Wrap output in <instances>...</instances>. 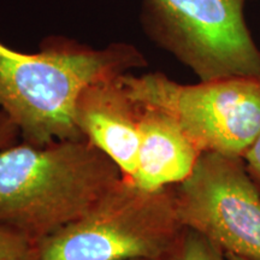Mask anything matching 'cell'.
Segmentation results:
<instances>
[{"label":"cell","instance_id":"12","mask_svg":"<svg viewBox=\"0 0 260 260\" xmlns=\"http://www.w3.org/2000/svg\"><path fill=\"white\" fill-rule=\"evenodd\" d=\"M18 138H21V133L17 125L6 116L5 112L0 111V149L15 145Z\"/></svg>","mask_w":260,"mask_h":260},{"label":"cell","instance_id":"8","mask_svg":"<svg viewBox=\"0 0 260 260\" xmlns=\"http://www.w3.org/2000/svg\"><path fill=\"white\" fill-rule=\"evenodd\" d=\"M138 104V167L133 180L148 190L181 183L193 172L203 152L170 115Z\"/></svg>","mask_w":260,"mask_h":260},{"label":"cell","instance_id":"1","mask_svg":"<svg viewBox=\"0 0 260 260\" xmlns=\"http://www.w3.org/2000/svg\"><path fill=\"white\" fill-rule=\"evenodd\" d=\"M146 65L138 48L122 42L90 48L51 39L38 53H22L0 41V111L28 144L83 139L74 119L83 90Z\"/></svg>","mask_w":260,"mask_h":260},{"label":"cell","instance_id":"7","mask_svg":"<svg viewBox=\"0 0 260 260\" xmlns=\"http://www.w3.org/2000/svg\"><path fill=\"white\" fill-rule=\"evenodd\" d=\"M121 76L87 87L77 100L74 119L81 135L133 178L138 167L140 106Z\"/></svg>","mask_w":260,"mask_h":260},{"label":"cell","instance_id":"13","mask_svg":"<svg viewBox=\"0 0 260 260\" xmlns=\"http://www.w3.org/2000/svg\"><path fill=\"white\" fill-rule=\"evenodd\" d=\"M228 260H251V259H246V258H242V256L240 255H235V254H225Z\"/></svg>","mask_w":260,"mask_h":260},{"label":"cell","instance_id":"5","mask_svg":"<svg viewBox=\"0 0 260 260\" xmlns=\"http://www.w3.org/2000/svg\"><path fill=\"white\" fill-rule=\"evenodd\" d=\"M121 81L135 102L170 115L201 152L243 158L260 133V80L181 84L161 73H128Z\"/></svg>","mask_w":260,"mask_h":260},{"label":"cell","instance_id":"3","mask_svg":"<svg viewBox=\"0 0 260 260\" xmlns=\"http://www.w3.org/2000/svg\"><path fill=\"white\" fill-rule=\"evenodd\" d=\"M184 229L172 186L148 190L123 175L86 216L42 240L41 260H164Z\"/></svg>","mask_w":260,"mask_h":260},{"label":"cell","instance_id":"9","mask_svg":"<svg viewBox=\"0 0 260 260\" xmlns=\"http://www.w3.org/2000/svg\"><path fill=\"white\" fill-rule=\"evenodd\" d=\"M164 260H228L225 253L209 239L186 228L180 241Z\"/></svg>","mask_w":260,"mask_h":260},{"label":"cell","instance_id":"10","mask_svg":"<svg viewBox=\"0 0 260 260\" xmlns=\"http://www.w3.org/2000/svg\"><path fill=\"white\" fill-rule=\"evenodd\" d=\"M0 260H41L40 242L0 224Z\"/></svg>","mask_w":260,"mask_h":260},{"label":"cell","instance_id":"2","mask_svg":"<svg viewBox=\"0 0 260 260\" xmlns=\"http://www.w3.org/2000/svg\"><path fill=\"white\" fill-rule=\"evenodd\" d=\"M123 175L84 138L0 149V224L41 242L86 216Z\"/></svg>","mask_w":260,"mask_h":260},{"label":"cell","instance_id":"11","mask_svg":"<svg viewBox=\"0 0 260 260\" xmlns=\"http://www.w3.org/2000/svg\"><path fill=\"white\" fill-rule=\"evenodd\" d=\"M247 170L260 190V133L243 155Z\"/></svg>","mask_w":260,"mask_h":260},{"label":"cell","instance_id":"4","mask_svg":"<svg viewBox=\"0 0 260 260\" xmlns=\"http://www.w3.org/2000/svg\"><path fill=\"white\" fill-rule=\"evenodd\" d=\"M247 0H142L146 34L200 81L260 80V50L247 27Z\"/></svg>","mask_w":260,"mask_h":260},{"label":"cell","instance_id":"6","mask_svg":"<svg viewBox=\"0 0 260 260\" xmlns=\"http://www.w3.org/2000/svg\"><path fill=\"white\" fill-rule=\"evenodd\" d=\"M177 216L225 254L260 260V190L242 157L203 152L172 186Z\"/></svg>","mask_w":260,"mask_h":260}]
</instances>
